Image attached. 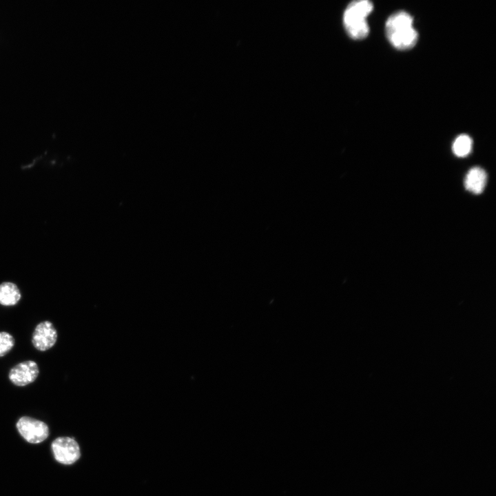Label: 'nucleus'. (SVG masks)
Listing matches in <instances>:
<instances>
[{
	"label": "nucleus",
	"mask_w": 496,
	"mask_h": 496,
	"mask_svg": "<svg viewBox=\"0 0 496 496\" xmlns=\"http://www.w3.org/2000/svg\"><path fill=\"white\" fill-rule=\"evenodd\" d=\"M413 24V17L405 11L396 12L387 19L386 34L394 48L409 50L416 44L418 34Z\"/></svg>",
	"instance_id": "nucleus-1"
},
{
	"label": "nucleus",
	"mask_w": 496,
	"mask_h": 496,
	"mask_svg": "<svg viewBox=\"0 0 496 496\" xmlns=\"http://www.w3.org/2000/svg\"><path fill=\"white\" fill-rule=\"evenodd\" d=\"M373 9L366 0L355 1L349 4L343 14V23L348 34L354 39H362L369 33L366 20Z\"/></svg>",
	"instance_id": "nucleus-2"
},
{
	"label": "nucleus",
	"mask_w": 496,
	"mask_h": 496,
	"mask_svg": "<svg viewBox=\"0 0 496 496\" xmlns=\"http://www.w3.org/2000/svg\"><path fill=\"white\" fill-rule=\"evenodd\" d=\"M17 428L21 435L32 444H38L44 441L49 435L48 425L37 419L23 416L17 422Z\"/></svg>",
	"instance_id": "nucleus-3"
},
{
	"label": "nucleus",
	"mask_w": 496,
	"mask_h": 496,
	"mask_svg": "<svg viewBox=\"0 0 496 496\" xmlns=\"http://www.w3.org/2000/svg\"><path fill=\"white\" fill-rule=\"evenodd\" d=\"M55 459L63 464H72L81 457V450L77 442L72 437H59L52 443Z\"/></svg>",
	"instance_id": "nucleus-4"
},
{
	"label": "nucleus",
	"mask_w": 496,
	"mask_h": 496,
	"mask_svg": "<svg viewBox=\"0 0 496 496\" xmlns=\"http://www.w3.org/2000/svg\"><path fill=\"white\" fill-rule=\"evenodd\" d=\"M39 374V366L33 360H25L15 364L8 373L11 383L17 386H25L34 382Z\"/></svg>",
	"instance_id": "nucleus-5"
},
{
	"label": "nucleus",
	"mask_w": 496,
	"mask_h": 496,
	"mask_svg": "<svg viewBox=\"0 0 496 496\" xmlns=\"http://www.w3.org/2000/svg\"><path fill=\"white\" fill-rule=\"evenodd\" d=\"M58 338L57 331L49 320L39 322L32 335V344L39 351H46L53 347Z\"/></svg>",
	"instance_id": "nucleus-6"
},
{
	"label": "nucleus",
	"mask_w": 496,
	"mask_h": 496,
	"mask_svg": "<svg viewBox=\"0 0 496 496\" xmlns=\"http://www.w3.org/2000/svg\"><path fill=\"white\" fill-rule=\"evenodd\" d=\"M487 175L479 167L471 168L466 175L464 186L466 190L475 194H481L486 186Z\"/></svg>",
	"instance_id": "nucleus-7"
},
{
	"label": "nucleus",
	"mask_w": 496,
	"mask_h": 496,
	"mask_svg": "<svg viewBox=\"0 0 496 496\" xmlns=\"http://www.w3.org/2000/svg\"><path fill=\"white\" fill-rule=\"evenodd\" d=\"M21 298L17 285L12 282L0 284V304L5 307L16 305Z\"/></svg>",
	"instance_id": "nucleus-8"
},
{
	"label": "nucleus",
	"mask_w": 496,
	"mask_h": 496,
	"mask_svg": "<svg viewBox=\"0 0 496 496\" xmlns=\"http://www.w3.org/2000/svg\"><path fill=\"white\" fill-rule=\"evenodd\" d=\"M472 145L471 138L468 135L461 134L453 142V152L458 157H465L470 154Z\"/></svg>",
	"instance_id": "nucleus-9"
},
{
	"label": "nucleus",
	"mask_w": 496,
	"mask_h": 496,
	"mask_svg": "<svg viewBox=\"0 0 496 496\" xmlns=\"http://www.w3.org/2000/svg\"><path fill=\"white\" fill-rule=\"evenodd\" d=\"M14 337L7 331H0V358L8 354L14 347Z\"/></svg>",
	"instance_id": "nucleus-10"
}]
</instances>
